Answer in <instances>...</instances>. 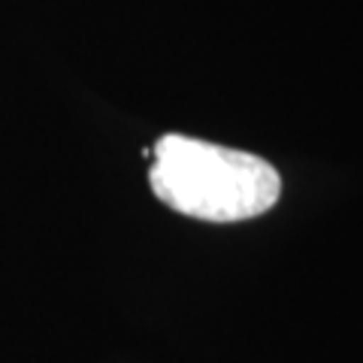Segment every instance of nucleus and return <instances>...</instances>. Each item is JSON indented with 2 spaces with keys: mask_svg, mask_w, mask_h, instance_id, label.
<instances>
[{
  "mask_svg": "<svg viewBox=\"0 0 363 363\" xmlns=\"http://www.w3.org/2000/svg\"><path fill=\"white\" fill-rule=\"evenodd\" d=\"M149 185L169 209L215 224L257 218L281 197V176L269 161L185 133L155 143Z\"/></svg>",
  "mask_w": 363,
  "mask_h": 363,
  "instance_id": "nucleus-1",
  "label": "nucleus"
}]
</instances>
